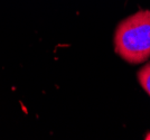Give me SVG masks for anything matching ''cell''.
Wrapping results in <instances>:
<instances>
[{
    "label": "cell",
    "instance_id": "3",
    "mask_svg": "<svg viewBox=\"0 0 150 140\" xmlns=\"http://www.w3.org/2000/svg\"><path fill=\"white\" fill-rule=\"evenodd\" d=\"M146 139H148V140H150V134H148V136H147V137H146Z\"/></svg>",
    "mask_w": 150,
    "mask_h": 140
},
{
    "label": "cell",
    "instance_id": "2",
    "mask_svg": "<svg viewBox=\"0 0 150 140\" xmlns=\"http://www.w3.org/2000/svg\"><path fill=\"white\" fill-rule=\"evenodd\" d=\"M137 78L141 88L150 96V62L142 66L137 73Z\"/></svg>",
    "mask_w": 150,
    "mask_h": 140
},
{
    "label": "cell",
    "instance_id": "1",
    "mask_svg": "<svg viewBox=\"0 0 150 140\" xmlns=\"http://www.w3.org/2000/svg\"><path fill=\"white\" fill-rule=\"evenodd\" d=\"M114 51L123 61L141 64L150 58V10L121 20L114 32Z\"/></svg>",
    "mask_w": 150,
    "mask_h": 140
}]
</instances>
